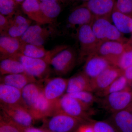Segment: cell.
I'll list each match as a JSON object with an SVG mask.
<instances>
[{"label":"cell","instance_id":"cell-5","mask_svg":"<svg viewBox=\"0 0 132 132\" xmlns=\"http://www.w3.org/2000/svg\"><path fill=\"white\" fill-rule=\"evenodd\" d=\"M54 104V114L63 113L82 120L88 118V110L77 99L68 94L64 95Z\"/></svg>","mask_w":132,"mask_h":132},{"label":"cell","instance_id":"cell-9","mask_svg":"<svg viewBox=\"0 0 132 132\" xmlns=\"http://www.w3.org/2000/svg\"><path fill=\"white\" fill-rule=\"evenodd\" d=\"M2 111L12 120L24 127L32 126L35 120L29 111L21 104L5 105L1 104Z\"/></svg>","mask_w":132,"mask_h":132},{"label":"cell","instance_id":"cell-45","mask_svg":"<svg viewBox=\"0 0 132 132\" xmlns=\"http://www.w3.org/2000/svg\"><path fill=\"white\" fill-rule=\"evenodd\" d=\"M128 42L132 46V34L130 39H128Z\"/></svg>","mask_w":132,"mask_h":132},{"label":"cell","instance_id":"cell-29","mask_svg":"<svg viewBox=\"0 0 132 132\" xmlns=\"http://www.w3.org/2000/svg\"><path fill=\"white\" fill-rule=\"evenodd\" d=\"M129 87L128 80L123 75L116 79L105 89L97 92V94L100 97H104L111 94L120 92Z\"/></svg>","mask_w":132,"mask_h":132},{"label":"cell","instance_id":"cell-28","mask_svg":"<svg viewBox=\"0 0 132 132\" xmlns=\"http://www.w3.org/2000/svg\"><path fill=\"white\" fill-rule=\"evenodd\" d=\"M40 6L45 16L55 24L61 11L59 3L54 1H45L40 2Z\"/></svg>","mask_w":132,"mask_h":132},{"label":"cell","instance_id":"cell-33","mask_svg":"<svg viewBox=\"0 0 132 132\" xmlns=\"http://www.w3.org/2000/svg\"><path fill=\"white\" fill-rule=\"evenodd\" d=\"M18 5L15 0H0V13L11 19L16 13Z\"/></svg>","mask_w":132,"mask_h":132},{"label":"cell","instance_id":"cell-37","mask_svg":"<svg viewBox=\"0 0 132 132\" xmlns=\"http://www.w3.org/2000/svg\"><path fill=\"white\" fill-rule=\"evenodd\" d=\"M76 132H95L92 125H82L79 126Z\"/></svg>","mask_w":132,"mask_h":132},{"label":"cell","instance_id":"cell-16","mask_svg":"<svg viewBox=\"0 0 132 132\" xmlns=\"http://www.w3.org/2000/svg\"><path fill=\"white\" fill-rule=\"evenodd\" d=\"M116 2V0H88L82 4L88 9L94 17L111 19Z\"/></svg>","mask_w":132,"mask_h":132},{"label":"cell","instance_id":"cell-7","mask_svg":"<svg viewBox=\"0 0 132 132\" xmlns=\"http://www.w3.org/2000/svg\"><path fill=\"white\" fill-rule=\"evenodd\" d=\"M18 59L24 66L26 72L37 79L47 78L49 72V64L44 59L27 57L19 53L12 56Z\"/></svg>","mask_w":132,"mask_h":132},{"label":"cell","instance_id":"cell-22","mask_svg":"<svg viewBox=\"0 0 132 132\" xmlns=\"http://www.w3.org/2000/svg\"><path fill=\"white\" fill-rule=\"evenodd\" d=\"M21 40L20 38L7 35L0 37L1 59L12 57L20 53Z\"/></svg>","mask_w":132,"mask_h":132},{"label":"cell","instance_id":"cell-38","mask_svg":"<svg viewBox=\"0 0 132 132\" xmlns=\"http://www.w3.org/2000/svg\"><path fill=\"white\" fill-rule=\"evenodd\" d=\"M123 75L128 80H132V65L123 71Z\"/></svg>","mask_w":132,"mask_h":132},{"label":"cell","instance_id":"cell-25","mask_svg":"<svg viewBox=\"0 0 132 132\" xmlns=\"http://www.w3.org/2000/svg\"><path fill=\"white\" fill-rule=\"evenodd\" d=\"M20 53L27 57L44 59L49 64L50 50H46L43 46L33 45L21 40Z\"/></svg>","mask_w":132,"mask_h":132},{"label":"cell","instance_id":"cell-20","mask_svg":"<svg viewBox=\"0 0 132 132\" xmlns=\"http://www.w3.org/2000/svg\"><path fill=\"white\" fill-rule=\"evenodd\" d=\"M108 121L118 132H132V115L127 109L112 113Z\"/></svg>","mask_w":132,"mask_h":132},{"label":"cell","instance_id":"cell-13","mask_svg":"<svg viewBox=\"0 0 132 132\" xmlns=\"http://www.w3.org/2000/svg\"><path fill=\"white\" fill-rule=\"evenodd\" d=\"M123 73V70L116 66H111L91 80L93 92L97 93L105 89Z\"/></svg>","mask_w":132,"mask_h":132},{"label":"cell","instance_id":"cell-27","mask_svg":"<svg viewBox=\"0 0 132 132\" xmlns=\"http://www.w3.org/2000/svg\"><path fill=\"white\" fill-rule=\"evenodd\" d=\"M26 72L24 66L20 61L13 57L1 59V76Z\"/></svg>","mask_w":132,"mask_h":132},{"label":"cell","instance_id":"cell-40","mask_svg":"<svg viewBox=\"0 0 132 132\" xmlns=\"http://www.w3.org/2000/svg\"><path fill=\"white\" fill-rule=\"evenodd\" d=\"M88 1V0H63V2L70 3H76L82 2V3H83L86 2Z\"/></svg>","mask_w":132,"mask_h":132},{"label":"cell","instance_id":"cell-14","mask_svg":"<svg viewBox=\"0 0 132 132\" xmlns=\"http://www.w3.org/2000/svg\"><path fill=\"white\" fill-rule=\"evenodd\" d=\"M21 6L22 11L29 19L37 24L42 26L54 24L43 14L40 8V2L38 0H25Z\"/></svg>","mask_w":132,"mask_h":132},{"label":"cell","instance_id":"cell-10","mask_svg":"<svg viewBox=\"0 0 132 132\" xmlns=\"http://www.w3.org/2000/svg\"><path fill=\"white\" fill-rule=\"evenodd\" d=\"M68 79L56 77L47 79L43 92L46 98L50 103L54 104L59 100L66 92Z\"/></svg>","mask_w":132,"mask_h":132},{"label":"cell","instance_id":"cell-23","mask_svg":"<svg viewBox=\"0 0 132 132\" xmlns=\"http://www.w3.org/2000/svg\"><path fill=\"white\" fill-rule=\"evenodd\" d=\"M21 90L9 85L1 83V104L5 105H13L21 104Z\"/></svg>","mask_w":132,"mask_h":132},{"label":"cell","instance_id":"cell-39","mask_svg":"<svg viewBox=\"0 0 132 132\" xmlns=\"http://www.w3.org/2000/svg\"><path fill=\"white\" fill-rule=\"evenodd\" d=\"M24 132H44V131L41 128L39 129L32 126L24 128Z\"/></svg>","mask_w":132,"mask_h":132},{"label":"cell","instance_id":"cell-15","mask_svg":"<svg viewBox=\"0 0 132 132\" xmlns=\"http://www.w3.org/2000/svg\"><path fill=\"white\" fill-rule=\"evenodd\" d=\"M94 16L84 4L74 9L68 17L67 23L69 27L77 29L86 24H91Z\"/></svg>","mask_w":132,"mask_h":132},{"label":"cell","instance_id":"cell-46","mask_svg":"<svg viewBox=\"0 0 132 132\" xmlns=\"http://www.w3.org/2000/svg\"><path fill=\"white\" fill-rule=\"evenodd\" d=\"M41 129L44 131V132H55L50 131L49 130H48L47 129H45V128H42Z\"/></svg>","mask_w":132,"mask_h":132},{"label":"cell","instance_id":"cell-21","mask_svg":"<svg viewBox=\"0 0 132 132\" xmlns=\"http://www.w3.org/2000/svg\"><path fill=\"white\" fill-rule=\"evenodd\" d=\"M43 90V87L37 82L27 85L21 90V105L29 110L35 104Z\"/></svg>","mask_w":132,"mask_h":132},{"label":"cell","instance_id":"cell-44","mask_svg":"<svg viewBox=\"0 0 132 132\" xmlns=\"http://www.w3.org/2000/svg\"><path fill=\"white\" fill-rule=\"evenodd\" d=\"M128 85H129V87L132 90V80H128Z\"/></svg>","mask_w":132,"mask_h":132},{"label":"cell","instance_id":"cell-2","mask_svg":"<svg viewBox=\"0 0 132 132\" xmlns=\"http://www.w3.org/2000/svg\"><path fill=\"white\" fill-rule=\"evenodd\" d=\"M76 32L79 44L78 61L81 62L90 55L96 53L100 42L94 34L91 24L80 26L77 29Z\"/></svg>","mask_w":132,"mask_h":132},{"label":"cell","instance_id":"cell-1","mask_svg":"<svg viewBox=\"0 0 132 132\" xmlns=\"http://www.w3.org/2000/svg\"><path fill=\"white\" fill-rule=\"evenodd\" d=\"M92 30L99 41H116L126 43L128 41L106 17H95L91 24Z\"/></svg>","mask_w":132,"mask_h":132},{"label":"cell","instance_id":"cell-18","mask_svg":"<svg viewBox=\"0 0 132 132\" xmlns=\"http://www.w3.org/2000/svg\"><path fill=\"white\" fill-rule=\"evenodd\" d=\"M28 110L35 120H43L54 115V105L46 98L43 90L35 104Z\"/></svg>","mask_w":132,"mask_h":132},{"label":"cell","instance_id":"cell-19","mask_svg":"<svg viewBox=\"0 0 132 132\" xmlns=\"http://www.w3.org/2000/svg\"><path fill=\"white\" fill-rule=\"evenodd\" d=\"M87 91L92 92L91 80L82 71L68 79L66 93Z\"/></svg>","mask_w":132,"mask_h":132},{"label":"cell","instance_id":"cell-11","mask_svg":"<svg viewBox=\"0 0 132 132\" xmlns=\"http://www.w3.org/2000/svg\"><path fill=\"white\" fill-rule=\"evenodd\" d=\"M128 41L126 43L112 40L101 42L95 54L106 58L114 65L118 58L126 49Z\"/></svg>","mask_w":132,"mask_h":132},{"label":"cell","instance_id":"cell-30","mask_svg":"<svg viewBox=\"0 0 132 132\" xmlns=\"http://www.w3.org/2000/svg\"><path fill=\"white\" fill-rule=\"evenodd\" d=\"M24 127L15 122L1 111L0 115V132H24Z\"/></svg>","mask_w":132,"mask_h":132},{"label":"cell","instance_id":"cell-17","mask_svg":"<svg viewBox=\"0 0 132 132\" xmlns=\"http://www.w3.org/2000/svg\"><path fill=\"white\" fill-rule=\"evenodd\" d=\"M32 21L26 18L16 11L12 18L10 19L9 26L4 35L20 38L31 26Z\"/></svg>","mask_w":132,"mask_h":132},{"label":"cell","instance_id":"cell-36","mask_svg":"<svg viewBox=\"0 0 132 132\" xmlns=\"http://www.w3.org/2000/svg\"><path fill=\"white\" fill-rule=\"evenodd\" d=\"M10 19L0 14V33L1 36L5 35L8 28Z\"/></svg>","mask_w":132,"mask_h":132},{"label":"cell","instance_id":"cell-4","mask_svg":"<svg viewBox=\"0 0 132 132\" xmlns=\"http://www.w3.org/2000/svg\"><path fill=\"white\" fill-rule=\"evenodd\" d=\"M43 120L42 128L55 132H71L83 121L63 113H58Z\"/></svg>","mask_w":132,"mask_h":132},{"label":"cell","instance_id":"cell-8","mask_svg":"<svg viewBox=\"0 0 132 132\" xmlns=\"http://www.w3.org/2000/svg\"><path fill=\"white\" fill-rule=\"evenodd\" d=\"M40 25H31L24 33L21 40L24 42L43 46L50 37L55 35L56 30L53 27H42Z\"/></svg>","mask_w":132,"mask_h":132},{"label":"cell","instance_id":"cell-32","mask_svg":"<svg viewBox=\"0 0 132 132\" xmlns=\"http://www.w3.org/2000/svg\"><path fill=\"white\" fill-rule=\"evenodd\" d=\"M68 94L77 99L88 110L90 109L94 103L97 101V98L91 92L82 91Z\"/></svg>","mask_w":132,"mask_h":132},{"label":"cell","instance_id":"cell-42","mask_svg":"<svg viewBox=\"0 0 132 132\" xmlns=\"http://www.w3.org/2000/svg\"><path fill=\"white\" fill-rule=\"evenodd\" d=\"M127 109L128 110V111L131 113L132 115V103L129 106Z\"/></svg>","mask_w":132,"mask_h":132},{"label":"cell","instance_id":"cell-6","mask_svg":"<svg viewBox=\"0 0 132 132\" xmlns=\"http://www.w3.org/2000/svg\"><path fill=\"white\" fill-rule=\"evenodd\" d=\"M101 104L112 113L127 109L132 103V90L130 87L103 97Z\"/></svg>","mask_w":132,"mask_h":132},{"label":"cell","instance_id":"cell-31","mask_svg":"<svg viewBox=\"0 0 132 132\" xmlns=\"http://www.w3.org/2000/svg\"><path fill=\"white\" fill-rule=\"evenodd\" d=\"M132 65V46L128 41L126 49L118 58L114 66L124 71Z\"/></svg>","mask_w":132,"mask_h":132},{"label":"cell","instance_id":"cell-34","mask_svg":"<svg viewBox=\"0 0 132 132\" xmlns=\"http://www.w3.org/2000/svg\"><path fill=\"white\" fill-rule=\"evenodd\" d=\"M91 125L95 132H118L108 121H92Z\"/></svg>","mask_w":132,"mask_h":132},{"label":"cell","instance_id":"cell-35","mask_svg":"<svg viewBox=\"0 0 132 132\" xmlns=\"http://www.w3.org/2000/svg\"><path fill=\"white\" fill-rule=\"evenodd\" d=\"M115 7L121 13L132 16V0H116Z\"/></svg>","mask_w":132,"mask_h":132},{"label":"cell","instance_id":"cell-3","mask_svg":"<svg viewBox=\"0 0 132 132\" xmlns=\"http://www.w3.org/2000/svg\"><path fill=\"white\" fill-rule=\"evenodd\" d=\"M78 58L74 48L68 46L54 55L50 61L49 64L57 75H66L75 67Z\"/></svg>","mask_w":132,"mask_h":132},{"label":"cell","instance_id":"cell-12","mask_svg":"<svg viewBox=\"0 0 132 132\" xmlns=\"http://www.w3.org/2000/svg\"><path fill=\"white\" fill-rule=\"evenodd\" d=\"M112 65H113L107 59L94 54L85 60L82 71L92 80Z\"/></svg>","mask_w":132,"mask_h":132},{"label":"cell","instance_id":"cell-24","mask_svg":"<svg viewBox=\"0 0 132 132\" xmlns=\"http://www.w3.org/2000/svg\"><path fill=\"white\" fill-rule=\"evenodd\" d=\"M1 83L9 85L21 90L27 85L37 82L34 77L27 73L1 76Z\"/></svg>","mask_w":132,"mask_h":132},{"label":"cell","instance_id":"cell-26","mask_svg":"<svg viewBox=\"0 0 132 132\" xmlns=\"http://www.w3.org/2000/svg\"><path fill=\"white\" fill-rule=\"evenodd\" d=\"M111 20L121 33L132 34V16L118 11L114 7L111 16Z\"/></svg>","mask_w":132,"mask_h":132},{"label":"cell","instance_id":"cell-43","mask_svg":"<svg viewBox=\"0 0 132 132\" xmlns=\"http://www.w3.org/2000/svg\"><path fill=\"white\" fill-rule=\"evenodd\" d=\"M18 5H21L25 0H15Z\"/></svg>","mask_w":132,"mask_h":132},{"label":"cell","instance_id":"cell-41","mask_svg":"<svg viewBox=\"0 0 132 132\" xmlns=\"http://www.w3.org/2000/svg\"><path fill=\"white\" fill-rule=\"evenodd\" d=\"M40 2H41L45 1H54L57 2H63V0H38Z\"/></svg>","mask_w":132,"mask_h":132}]
</instances>
